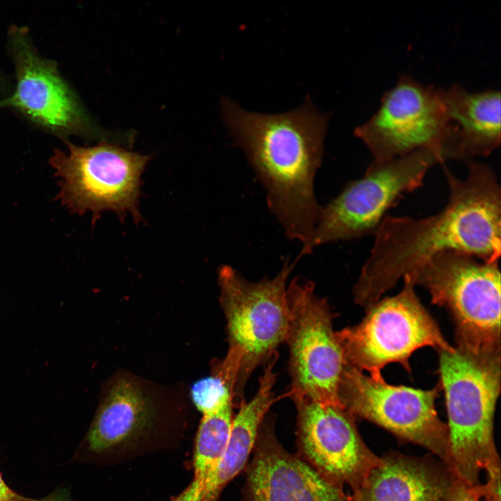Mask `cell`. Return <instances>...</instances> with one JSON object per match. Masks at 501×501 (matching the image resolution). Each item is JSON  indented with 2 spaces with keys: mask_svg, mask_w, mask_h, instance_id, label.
I'll return each mask as SVG.
<instances>
[{
  "mask_svg": "<svg viewBox=\"0 0 501 501\" xmlns=\"http://www.w3.org/2000/svg\"><path fill=\"white\" fill-rule=\"evenodd\" d=\"M466 178L446 166L449 186L446 206L424 218L387 216L353 287L355 302L366 308L378 301L400 278L411 280L436 255L446 251L499 262L501 250L500 187L486 164L466 162Z\"/></svg>",
  "mask_w": 501,
  "mask_h": 501,
  "instance_id": "obj_1",
  "label": "cell"
},
{
  "mask_svg": "<svg viewBox=\"0 0 501 501\" xmlns=\"http://www.w3.org/2000/svg\"><path fill=\"white\" fill-rule=\"evenodd\" d=\"M222 108L235 144L244 151L265 190L270 212L289 239L305 245L321 209L314 185L328 116L310 100L276 114L248 111L228 99Z\"/></svg>",
  "mask_w": 501,
  "mask_h": 501,
  "instance_id": "obj_2",
  "label": "cell"
},
{
  "mask_svg": "<svg viewBox=\"0 0 501 501\" xmlns=\"http://www.w3.org/2000/svg\"><path fill=\"white\" fill-rule=\"evenodd\" d=\"M439 375L448 416L450 469L471 485L482 471L500 468L493 419L500 390V351L457 346L438 350Z\"/></svg>",
  "mask_w": 501,
  "mask_h": 501,
  "instance_id": "obj_3",
  "label": "cell"
},
{
  "mask_svg": "<svg viewBox=\"0 0 501 501\" xmlns=\"http://www.w3.org/2000/svg\"><path fill=\"white\" fill-rule=\"evenodd\" d=\"M294 263L286 260L272 278L253 282L229 265L218 269L220 302L228 335L221 365L236 378L234 399L244 401V390L255 369L285 342L289 322L287 281Z\"/></svg>",
  "mask_w": 501,
  "mask_h": 501,
  "instance_id": "obj_4",
  "label": "cell"
},
{
  "mask_svg": "<svg viewBox=\"0 0 501 501\" xmlns=\"http://www.w3.org/2000/svg\"><path fill=\"white\" fill-rule=\"evenodd\" d=\"M443 163L438 155L425 149L390 160L373 161L362 177L347 183L321 207L315 229L299 257L321 245L374 234L388 212L404 196L423 184L432 166Z\"/></svg>",
  "mask_w": 501,
  "mask_h": 501,
  "instance_id": "obj_5",
  "label": "cell"
},
{
  "mask_svg": "<svg viewBox=\"0 0 501 501\" xmlns=\"http://www.w3.org/2000/svg\"><path fill=\"white\" fill-rule=\"evenodd\" d=\"M408 280L426 288L432 303L450 310L457 346L477 352L500 351L499 262L446 251L431 259Z\"/></svg>",
  "mask_w": 501,
  "mask_h": 501,
  "instance_id": "obj_6",
  "label": "cell"
},
{
  "mask_svg": "<svg viewBox=\"0 0 501 501\" xmlns=\"http://www.w3.org/2000/svg\"><path fill=\"white\" fill-rule=\"evenodd\" d=\"M404 283L399 294L367 308L358 324L335 331L346 365L368 372L375 381L383 379L381 369L392 363L401 364L410 373L408 359L421 347L453 348L421 304L415 285L408 280Z\"/></svg>",
  "mask_w": 501,
  "mask_h": 501,
  "instance_id": "obj_7",
  "label": "cell"
},
{
  "mask_svg": "<svg viewBox=\"0 0 501 501\" xmlns=\"http://www.w3.org/2000/svg\"><path fill=\"white\" fill-rule=\"evenodd\" d=\"M354 134L373 161H382L429 150L442 159H456V130L449 122L439 88L402 75L383 95L381 105Z\"/></svg>",
  "mask_w": 501,
  "mask_h": 501,
  "instance_id": "obj_8",
  "label": "cell"
},
{
  "mask_svg": "<svg viewBox=\"0 0 501 501\" xmlns=\"http://www.w3.org/2000/svg\"><path fill=\"white\" fill-rule=\"evenodd\" d=\"M65 143L67 153L57 150L50 159L61 178L62 203L74 213L91 212L93 221L105 210L120 218L129 213L138 221L141 178L150 157L106 141L92 147Z\"/></svg>",
  "mask_w": 501,
  "mask_h": 501,
  "instance_id": "obj_9",
  "label": "cell"
},
{
  "mask_svg": "<svg viewBox=\"0 0 501 501\" xmlns=\"http://www.w3.org/2000/svg\"><path fill=\"white\" fill-rule=\"evenodd\" d=\"M315 288L314 283L300 277L287 286L289 322L285 342L291 377L287 395L342 406L338 386L346 362L333 328L328 302L318 296Z\"/></svg>",
  "mask_w": 501,
  "mask_h": 501,
  "instance_id": "obj_10",
  "label": "cell"
},
{
  "mask_svg": "<svg viewBox=\"0 0 501 501\" xmlns=\"http://www.w3.org/2000/svg\"><path fill=\"white\" fill-rule=\"evenodd\" d=\"M441 389L440 384L426 390L389 385L384 379L375 381L346 365L338 398L355 418L372 422L401 440L427 449L449 468L447 425L439 418L435 406Z\"/></svg>",
  "mask_w": 501,
  "mask_h": 501,
  "instance_id": "obj_11",
  "label": "cell"
},
{
  "mask_svg": "<svg viewBox=\"0 0 501 501\" xmlns=\"http://www.w3.org/2000/svg\"><path fill=\"white\" fill-rule=\"evenodd\" d=\"M8 39L16 85L11 95L0 100V109H15L40 127L62 137L101 136L55 63L39 54L26 29L12 27Z\"/></svg>",
  "mask_w": 501,
  "mask_h": 501,
  "instance_id": "obj_12",
  "label": "cell"
},
{
  "mask_svg": "<svg viewBox=\"0 0 501 501\" xmlns=\"http://www.w3.org/2000/svg\"><path fill=\"white\" fill-rule=\"evenodd\" d=\"M299 456L327 480L356 491L380 462L342 406L294 398Z\"/></svg>",
  "mask_w": 501,
  "mask_h": 501,
  "instance_id": "obj_13",
  "label": "cell"
},
{
  "mask_svg": "<svg viewBox=\"0 0 501 501\" xmlns=\"http://www.w3.org/2000/svg\"><path fill=\"white\" fill-rule=\"evenodd\" d=\"M264 420L247 470L244 501H351L343 486L321 476L278 442Z\"/></svg>",
  "mask_w": 501,
  "mask_h": 501,
  "instance_id": "obj_14",
  "label": "cell"
},
{
  "mask_svg": "<svg viewBox=\"0 0 501 501\" xmlns=\"http://www.w3.org/2000/svg\"><path fill=\"white\" fill-rule=\"evenodd\" d=\"M156 413L148 397L133 381L111 386L77 450L79 461L123 458L152 444Z\"/></svg>",
  "mask_w": 501,
  "mask_h": 501,
  "instance_id": "obj_15",
  "label": "cell"
},
{
  "mask_svg": "<svg viewBox=\"0 0 501 501\" xmlns=\"http://www.w3.org/2000/svg\"><path fill=\"white\" fill-rule=\"evenodd\" d=\"M456 478L430 454L390 452L380 457L351 501H449Z\"/></svg>",
  "mask_w": 501,
  "mask_h": 501,
  "instance_id": "obj_16",
  "label": "cell"
},
{
  "mask_svg": "<svg viewBox=\"0 0 501 501\" xmlns=\"http://www.w3.org/2000/svg\"><path fill=\"white\" fill-rule=\"evenodd\" d=\"M449 122L456 130L457 159L486 157L500 143V93L470 92L459 84L440 89Z\"/></svg>",
  "mask_w": 501,
  "mask_h": 501,
  "instance_id": "obj_17",
  "label": "cell"
},
{
  "mask_svg": "<svg viewBox=\"0 0 501 501\" xmlns=\"http://www.w3.org/2000/svg\"><path fill=\"white\" fill-rule=\"evenodd\" d=\"M278 353L265 363L258 388L252 399L239 404L232 418L231 429L221 460L205 488L202 501H218L225 486L244 468L253 450L265 416L276 401L273 389L277 374L274 371Z\"/></svg>",
  "mask_w": 501,
  "mask_h": 501,
  "instance_id": "obj_18",
  "label": "cell"
},
{
  "mask_svg": "<svg viewBox=\"0 0 501 501\" xmlns=\"http://www.w3.org/2000/svg\"><path fill=\"white\" fill-rule=\"evenodd\" d=\"M191 397L202 415H209L233 403L234 389L222 376L215 374L193 383Z\"/></svg>",
  "mask_w": 501,
  "mask_h": 501,
  "instance_id": "obj_19",
  "label": "cell"
},
{
  "mask_svg": "<svg viewBox=\"0 0 501 501\" xmlns=\"http://www.w3.org/2000/svg\"><path fill=\"white\" fill-rule=\"evenodd\" d=\"M486 474L483 484L471 485L456 478L449 501H500V469Z\"/></svg>",
  "mask_w": 501,
  "mask_h": 501,
  "instance_id": "obj_20",
  "label": "cell"
},
{
  "mask_svg": "<svg viewBox=\"0 0 501 501\" xmlns=\"http://www.w3.org/2000/svg\"><path fill=\"white\" fill-rule=\"evenodd\" d=\"M12 489L3 480L0 472V501H35Z\"/></svg>",
  "mask_w": 501,
  "mask_h": 501,
  "instance_id": "obj_21",
  "label": "cell"
},
{
  "mask_svg": "<svg viewBox=\"0 0 501 501\" xmlns=\"http://www.w3.org/2000/svg\"><path fill=\"white\" fill-rule=\"evenodd\" d=\"M35 501H71L66 489H57L47 496Z\"/></svg>",
  "mask_w": 501,
  "mask_h": 501,
  "instance_id": "obj_22",
  "label": "cell"
}]
</instances>
